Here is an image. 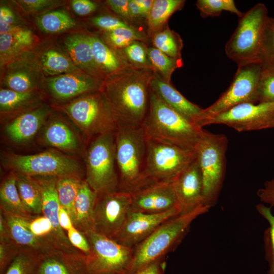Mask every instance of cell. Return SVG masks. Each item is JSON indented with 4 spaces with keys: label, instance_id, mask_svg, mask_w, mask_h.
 <instances>
[{
    "label": "cell",
    "instance_id": "6da1fadb",
    "mask_svg": "<svg viewBox=\"0 0 274 274\" xmlns=\"http://www.w3.org/2000/svg\"><path fill=\"white\" fill-rule=\"evenodd\" d=\"M154 73L152 68L128 65L106 76L101 91L120 121L142 124L149 110Z\"/></svg>",
    "mask_w": 274,
    "mask_h": 274
},
{
    "label": "cell",
    "instance_id": "7a4b0ae2",
    "mask_svg": "<svg viewBox=\"0 0 274 274\" xmlns=\"http://www.w3.org/2000/svg\"><path fill=\"white\" fill-rule=\"evenodd\" d=\"M115 144L119 190L131 193L148 185L145 177L147 136L141 125L120 120Z\"/></svg>",
    "mask_w": 274,
    "mask_h": 274
},
{
    "label": "cell",
    "instance_id": "3957f363",
    "mask_svg": "<svg viewBox=\"0 0 274 274\" xmlns=\"http://www.w3.org/2000/svg\"><path fill=\"white\" fill-rule=\"evenodd\" d=\"M147 137L195 150L203 131L163 101L150 87L149 107L141 124Z\"/></svg>",
    "mask_w": 274,
    "mask_h": 274
},
{
    "label": "cell",
    "instance_id": "277c9868",
    "mask_svg": "<svg viewBox=\"0 0 274 274\" xmlns=\"http://www.w3.org/2000/svg\"><path fill=\"white\" fill-rule=\"evenodd\" d=\"M210 209L208 206H201L164 222L133 248L132 258L126 274H133L154 262L162 260L181 242L192 223Z\"/></svg>",
    "mask_w": 274,
    "mask_h": 274
},
{
    "label": "cell",
    "instance_id": "5b68a950",
    "mask_svg": "<svg viewBox=\"0 0 274 274\" xmlns=\"http://www.w3.org/2000/svg\"><path fill=\"white\" fill-rule=\"evenodd\" d=\"M228 143L225 135L203 130L194 149L202 177L204 204L211 208L217 202L223 186Z\"/></svg>",
    "mask_w": 274,
    "mask_h": 274
},
{
    "label": "cell",
    "instance_id": "8992f818",
    "mask_svg": "<svg viewBox=\"0 0 274 274\" xmlns=\"http://www.w3.org/2000/svg\"><path fill=\"white\" fill-rule=\"evenodd\" d=\"M269 19L267 9L261 3L254 5L239 18L237 27L225 47L226 55L237 65L258 62Z\"/></svg>",
    "mask_w": 274,
    "mask_h": 274
},
{
    "label": "cell",
    "instance_id": "52a82bcc",
    "mask_svg": "<svg viewBox=\"0 0 274 274\" xmlns=\"http://www.w3.org/2000/svg\"><path fill=\"white\" fill-rule=\"evenodd\" d=\"M85 181L97 195L119 190L115 133L95 136L86 154Z\"/></svg>",
    "mask_w": 274,
    "mask_h": 274
},
{
    "label": "cell",
    "instance_id": "ba28073f",
    "mask_svg": "<svg viewBox=\"0 0 274 274\" xmlns=\"http://www.w3.org/2000/svg\"><path fill=\"white\" fill-rule=\"evenodd\" d=\"M196 157L195 150L147 136L145 177L148 185L172 183Z\"/></svg>",
    "mask_w": 274,
    "mask_h": 274
},
{
    "label": "cell",
    "instance_id": "9c48e42d",
    "mask_svg": "<svg viewBox=\"0 0 274 274\" xmlns=\"http://www.w3.org/2000/svg\"><path fill=\"white\" fill-rule=\"evenodd\" d=\"M65 110L88 136L115 133L120 121L101 90L73 101L65 107Z\"/></svg>",
    "mask_w": 274,
    "mask_h": 274
},
{
    "label": "cell",
    "instance_id": "30bf717a",
    "mask_svg": "<svg viewBox=\"0 0 274 274\" xmlns=\"http://www.w3.org/2000/svg\"><path fill=\"white\" fill-rule=\"evenodd\" d=\"M262 70L258 62L238 65L233 80L227 89L209 107L202 109L195 121L202 120L224 112L245 102L257 103V88Z\"/></svg>",
    "mask_w": 274,
    "mask_h": 274
},
{
    "label": "cell",
    "instance_id": "8fae6325",
    "mask_svg": "<svg viewBox=\"0 0 274 274\" xmlns=\"http://www.w3.org/2000/svg\"><path fill=\"white\" fill-rule=\"evenodd\" d=\"M90 250L85 255L90 274H126L133 249L94 231L83 233Z\"/></svg>",
    "mask_w": 274,
    "mask_h": 274
},
{
    "label": "cell",
    "instance_id": "7c38bea8",
    "mask_svg": "<svg viewBox=\"0 0 274 274\" xmlns=\"http://www.w3.org/2000/svg\"><path fill=\"white\" fill-rule=\"evenodd\" d=\"M5 161L14 173L30 177H79L81 170L76 161L51 151L33 155L13 154L6 157Z\"/></svg>",
    "mask_w": 274,
    "mask_h": 274
},
{
    "label": "cell",
    "instance_id": "4fadbf2b",
    "mask_svg": "<svg viewBox=\"0 0 274 274\" xmlns=\"http://www.w3.org/2000/svg\"><path fill=\"white\" fill-rule=\"evenodd\" d=\"M223 124L237 131L257 130L274 127V102H245L206 119L197 126Z\"/></svg>",
    "mask_w": 274,
    "mask_h": 274
},
{
    "label": "cell",
    "instance_id": "5bb4252c",
    "mask_svg": "<svg viewBox=\"0 0 274 274\" xmlns=\"http://www.w3.org/2000/svg\"><path fill=\"white\" fill-rule=\"evenodd\" d=\"M131 209V195L118 190L98 195L94 212V231L113 238Z\"/></svg>",
    "mask_w": 274,
    "mask_h": 274
},
{
    "label": "cell",
    "instance_id": "9a60e30c",
    "mask_svg": "<svg viewBox=\"0 0 274 274\" xmlns=\"http://www.w3.org/2000/svg\"><path fill=\"white\" fill-rule=\"evenodd\" d=\"M180 213L179 207L158 214H147L131 211L122 227L112 238L133 249L169 218Z\"/></svg>",
    "mask_w": 274,
    "mask_h": 274
},
{
    "label": "cell",
    "instance_id": "2e32d148",
    "mask_svg": "<svg viewBox=\"0 0 274 274\" xmlns=\"http://www.w3.org/2000/svg\"><path fill=\"white\" fill-rule=\"evenodd\" d=\"M39 184L42 193V213L48 218L53 227L52 242L59 250L69 253H82L74 248L69 242L67 234L59 222V211L61 207L57 194L56 177H33Z\"/></svg>",
    "mask_w": 274,
    "mask_h": 274
},
{
    "label": "cell",
    "instance_id": "e0dca14e",
    "mask_svg": "<svg viewBox=\"0 0 274 274\" xmlns=\"http://www.w3.org/2000/svg\"><path fill=\"white\" fill-rule=\"evenodd\" d=\"M131 195V211L134 212L158 214L179 207L172 183L148 185Z\"/></svg>",
    "mask_w": 274,
    "mask_h": 274
},
{
    "label": "cell",
    "instance_id": "ac0fdd59",
    "mask_svg": "<svg viewBox=\"0 0 274 274\" xmlns=\"http://www.w3.org/2000/svg\"><path fill=\"white\" fill-rule=\"evenodd\" d=\"M172 184L182 213L206 206L204 201L202 177L197 157L179 175Z\"/></svg>",
    "mask_w": 274,
    "mask_h": 274
},
{
    "label": "cell",
    "instance_id": "d6986e66",
    "mask_svg": "<svg viewBox=\"0 0 274 274\" xmlns=\"http://www.w3.org/2000/svg\"><path fill=\"white\" fill-rule=\"evenodd\" d=\"M100 80L88 75L65 74L48 80L49 89L56 98L65 99L83 94H90L101 90Z\"/></svg>",
    "mask_w": 274,
    "mask_h": 274
},
{
    "label": "cell",
    "instance_id": "ffe728a7",
    "mask_svg": "<svg viewBox=\"0 0 274 274\" xmlns=\"http://www.w3.org/2000/svg\"><path fill=\"white\" fill-rule=\"evenodd\" d=\"M0 211L5 218L11 238L20 248L31 249L42 255L59 250L48 238L37 236L31 232L28 227L30 220L1 209Z\"/></svg>",
    "mask_w": 274,
    "mask_h": 274
},
{
    "label": "cell",
    "instance_id": "44dd1931",
    "mask_svg": "<svg viewBox=\"0 0 274 274\" xmlns=\"http://www.w3.org/2000/svg\"><path fill=\"white\" fill-rule=\"evenodd\" d=\"M40 273L90 274L84 253H69L60 250L42 256Z\"/></svg>",
    "mask_w": 274,
    "mask_h": 274
},
{
    "label": "cell",
    "instance_id": "7402d4cb",
    "mask_svg": "<svg viewBox=\"0 0 274 274\" xmlns=\"http://www.w3.org/2000/svg\"><path fill=\"white\" fill-rule=\"evenodd\" d=\"M150 87L167 105L195 123L202 109L189 101L156 72Z\"/></svg>",
    "mask_w": 274,
    "mask_h": 274
},
{
    "label": "cell",
    "instance_id": "603a6c76",
    "mask_svg": "<svg viewBox=\"0 0 274 274\" xmlns=\"http://www.w3.org/2000/svg\"><path fill=\"white\" fill-rule=\"evenodd\" d=\"M64 42L72 60L76 65L91 77L97 79L103 77L93 59L89 35H71L65 38Z\"/></svg>",
    "mask_w": 274,
    "mask_h": 274
},
{
    "label": "cell",
    "instance_id": "cb8c5ba5",
    "mask_svg": "<svg viewBox=\"0 0 274 274\" xmlns=\"http://www.w3.org/2000/svg\"><path fill=\"white\" fill-rule=\"evenodd\" d=\"M98 195L84 180L77 196L74 226L83 233L94 230V212Z\"/></svg>",
    "mask_w": 274,
    "mask_h": 274
},
{
    "label": "cell",
    "instance_id": "d4e9b609",
    "mask_svg": "<svg viewBox=\"0 0 274 274\" xmlns=\"http://www.w3.org/2000/svg\"><path fill=\"white\" fill-rule=\"evenodd\" d=\"M47 113V109L42 108L23 114L7 125L6 132L15 142L26 141L37 133Z\"/></svg>",
    "mask_w": 274,
    "mask_h": 274
},
{
    "label": "cell",
    "instance_id": "484cf974",
    "mask_svg": "<svg viewBox=\"0 0 274 274\" xmlns=\"http://www.w3.org/2000/svg\"><path fill=\"white\" fill-rule=\"evenodd\" d=\"M89 40L94 62L103 76L129 65L119 50L113 51L96 36L89 35Z\"/></svg>",
    "mask_w": 274,
    "mask_h": 274
},
{
    "label": "cell",
    "instance_id": "4316f807",
    "mask_svg": "<svg viewBox=\"0 0 274 274\" xmlns=\"http://www.w3.org/2000/svg\"><path fill=\"white\" fill-rule=\"evenodd\" d=\"M0 208L6 212L27 220L36 217L28 212L21 199L14 172L11 173L1 183Z\"/></svg>",
    "mask_w": 274,
    "mask_h": 274
},
{
    "label": "cell",
    "instance_id": "83f0119b",
    "mask_svg": "<svg viewBox=\"0 0 274 274\" xmlns=\"http://www.w3.org/2000/svg\"><path fill=\"white\" fill-rule=\"evenodd\" d=\"M14 173L20 196L28 212L35 217L42 215L41 190L36 180L33 177Z\"/></svg>",
    "mask_w": 274,
    "mask_h": 274
},
{
    "label": "cell",
    "instance_id": "f1b7e54d",
    "mask_svg": "<svg viewBox=\"0 0 274 274\" xmlns=\"http://www.w3.org/2000/svg\"><path fill=\"white\" fill-rule=\"evenodd\" d=\"M184 0H154L147 23L151 36L163 28L169 18L184 6Z\"/></svg>",
    "mask_w": 274,
    "mask_h": 274
},
{
    "label": "cell",
    "instance_id": "f546056e",
    "mask_svg": "<svg viewBox=\"0 0 274 274\" xmlns=\"http://www.w3.org/2000/svg\"><path fill=\"white\" fill-rule=\"evenodd\" d=\"M44 137L50 146L62 150L72 151L78 146L73 132L65 124L59 120L53 121L48 125Z\"/></svg>",
    "mask_w": 274,
    "mask_h": 274
},
{
    "label": "cell",
    "instance_id": "4dcf8cb0",
    "mask_svg": "<svg viewBox=\"0 0 274 274\" xmlns=\"http://www.w3.org/2000/svg\"><path fill=\"white\" fill-rule=\"evenodd\" d=\"M83 181L80 177L74 176L57 178L56 188L60 206L67 212L72 222L75 200Z\"/></svg>",
    "mask_w": 274,
    "mask_h": 274
},
{
    "label": "cell",
    "instance_id": "1f68e13d",
    "mask_svg": "<svg viewBox=\"0 0 274 274\" xmlns=\"http://www.w3.org/2000/svg\"><path fill=\"white\" fill-rule=\"evenodd\" d=\"M43 255L31 249L20 248L5 274H40Z\"/></svg>",
    "mask_w": 274,
    "mask_h": 274
},
{
    "label": "cell",
    "instance_id": "d6a6232c",
    "mask_svg": "<svg viewBox=\"0 0 274 274\" xmlns=\"http://www.w3.org/2000/svg\"><path fill=\"white\" fill-rule=\"evenodd\" d=\"M152 42L154 47L168 56L182 59V40L177 32L168 27L153 34Z\"/></svg>",
    "mask_w": 274,
    "mask_h": 274
},
{
    "label": "cell",
    "instance_id": "836d02e7",
    "mask_svg": "<svg viewBox=\"0 0 274 274\" xmlns=\"http://www.w3.org/2000/svg\"><path fill=\"white\" fill-rule=\"evenodd\" d=\"M147 52L153 70L164 81L170 83L174 71L183 65L182 59L172 58L153 46L148 47Z\"/></svg>",
    "mask_w": 274,
    "mask_h": 274
},
{
    "label": "cell",
    "instance_id": "e575fe53",
    "mask_svg": "<svg viewBox=\"0 0 274 274\" xmlns=\"http://www.w3.org/2000/svg\"><path fill=\"white\" fill-rule=\"evenodd\" d=\"M41 64L44 72L51 75L75 74L78 70L66 56L54 50H47L43 54Z\"/></svg>",
    "mask_w": 274,
    "mask_h": 274
},
{
    "label": "cell",
    "instance_id": "d590c367",
    "mask_svg": "<svg viewBox=\"0 0 274 274\" xmlns=\"http://www.w3.org/2000/svg\"><path fill=\"white\" fill-rule=\"evenodd\" d=\"M33 41L31 31L20 27L10 33L0 34L1 55H13L24 48L30 46Z\"/></svg>",
    "mask_w": 274,
    "mask_h": 274
},
{
    "label": "cell",
    "instance_id": "8d00e7d4",
    "mask_svg": "<svg viewBox=\"0 0 274 274\" xmlns=\"http://www.w3.org/2000/svg\"><path fill=\"white\" fill-rule=\"evenodd\" d=\"M39 27L47 33L64 31L76 26V22L65 12L54 11L40 16L38 20Z\"/></svg>",
    "mask_w": 274,
    "mask_h": 274
},
{
    "label": "cell",
    "instance_id": "74e56055",
    "mask_svg": "<svg viewBox=\"0 0 274 274\" xmlns=\"http://www.w3.org/2000/svg\"><path fill=\"white\" fill-rule=\"evenodd\" d=\"M271 208L261 203L256 206L257 212L269 225L265 230L263 237L265 257L269 266L267 274H274V214L271 213Z\"/></svg>",
    "mask_w": 274,
    "mask_h": 274
},
{
    "label": "cell",
    "instance_id": "f35d334b",
    "mask_svg": "<svg viewBox=\"0 0 274 274\" xmlns=\"http://www.w3.org/2000/svg\"><path fill=\"white\" fill-rule=\"evenodd\" d=\"M147 49L143 41H135L118 50L128 64L153 70L148 58Z\"/></svg>",
    "mask_w": 274,
    "mask_h": 274
},
{
    "label": "cell",
    "instance_id": "ab89813d",
    "mask_svg": "<svg viewBox=\"0 0 274 274\" xmlns=\"http://www.w3.org/2000/svg\"><path fill=\"white\" fill-rule=\"evenodd\" d=\"M196 5L202 17L219 16L223 11L236 14L238 18L243 14L232 0H198Z\"/></svg>",
    "mask_w": 274,
    "mask_h": 274
},
{
    "label": "cell",
    "instance_id": "60d3db41",
    "mask_svg": "<svg viewBox=\"0 0 274 274\" xmlns=\"http://www.w3.org/2000/svg\"><path fill=\"white\" fill-rule=\"evenodd\" d=\"M105 34L110 44L117 50L125 48L133 41H143L146 38L144 33L133 27L119 28Z\"/></svg>",
    "mask_w": 274,
    "mask_h": 274
},
{
    "label": "cell",
    "instance_id": "b9f144b4",
    "mask_svg": "<svg viewBox=\"0 0 274 274\" xmlns=\"http://www.w3.org/2000/svg\"><path fill=\"white\" fill-rule=\"evenodd\" d=\"M258 62L263 68L274 70V23L271 18L265 31Z\"/></svg>",
    "mask_w": 274,
    "mask_h": 274
},
{
    "label": "cell",
    "instance_id": "7bdbcfd3",
    "mask_svg": "<svg viewBox=\"0 0 274 274\" xmlns=\"http://www.w3.org/2000/svg\"><path fill=\"white\" fill-rule=\"evenodd\" d=\"M32 97V91L19 92L10 89H1V111L2 112L15 110L29 101Z\"/></svg>",
    "mask_w": 274,
    "mask_h": 274
},
{
    "label": "cell",
    "instance_id": "ee69618b",
    "mask_svg": "<svg viewBox=\"0 0 274 274\" xmlns=\"http://www.w3.org/2000/svg\"><path fill=\"white\" fill-rule=\"evenodd\" d=\"M274 102V70L262 67L257 88V103Z\"/></svg>",
    "mask_w": 274,
    "mask_h": 274
},
{
    "label": "cell",
    "instance_id": "f6af8a7d",
    "mask_svg": "<svg viewBox=\"0 0 274 274\" xmlns=\"http://www.w3.org/2000/svg\"><path fill=\"white\" fill-rule=\"evenodd\" d=\"M5 83L10 89L19 92L31 91L35 85L30 75L23 71L9 74L6 77Z\"/></svg>",
    "mask_w": 274,
    "mask_h": 274
},
{
    "label": "cell",
    "instance_id": "bcb514c9",
    "mask_svg": "<svg viewBox=\"0 0 274 274\" xmlns=\"http://www.w3.org/2000/svg\"><path fill=\"white\" fill-rule=\"evenodd\" d=\"M20 249L11 238L0 240V274H5Z\"/></svg>",
    "mask_w": 274,
    "mask_h": 274
},
{
    "label": "cell",
    "instance_id": "7dc6e473",
    "mask_svg": "<svg viewBox=\"0 0 274 274\" xmlns=\"http://www.w3.org/2000/svg\"><path fill=\"white\" fill-rule=\"evenodd\" d=\"M28 227L36 236L47 238L53 244L52 238V225L50 220L45 216L42 215L35 217L28 222Z\"/></svg>",
    "mask_w": 274,
    "mask_h": 274
},
{
    "label": "cell",
    "instance_id": "c3c4849f",
    "mask_svg": "<svg viewBox=\"0 0 274 274\" xmlns=\"http://www.w3.org/2000/svg\"><path fill=\"white\" fill-rule=\"evenodd\" d=\"M91 23L97 27L105 30L111 31L119 28H129L133 27L123 20L116 17L102 15L93 17L91 19Z\"/></svg>",
    "mask_w": 274,
    "mask_h": 274
},
{
    "label": "cell",
    "instance_id": "681fc988",
    "mask_svg": "<svg viewBox=\"0 0 274 274\" xmlns=\"http://www.w3.org/2000/svg\"><path fill=\"white\" fill-rule=\"evenodd\" d=\"M67 236L71 245L76 249L87 255L90 252L89 242L85 235L74 226L67 231Z\"/></svg>",
    "mask_w": 274,
    "mask_h": 274
},
{
    "label": "cell",
    "instance_id": "f907efd6",
    "mask_svg": "<svg viewBox=\"0 0 274 274\" xmlns=\"http://www.w3.org/2000/svg\"><path fill=\"white\" fill-rule=\"evenodd\" d=\"M129 0H108L107 3L112 10L118 14L123 21L130 24L131 19L128 11Z\"/></svg>",
    "mask_w": 274,
    "mask_h": 274
},
{
    "label": "cell",
    "instance_id": "816d5d0a",
    "mask_svg": "<svg viewBox=\"0 0 274 274\" xmlns=\"http://www.w3.org/2000/svg\"><path fill=\"white\" fill-rule=\"evenodd\" d=\"M257 195L261 202L270 207L274 206V178L265 182L263 187L258 190Z\"/></svg>",
    "mask_w": 274,
    "mask_h": 274
},
{
    "label": "cell",
    "instance_id": "f5cc1de1",
    "mask_svg": "<svg viewBox=\"0 0 274 274\" xmlns=\"http://www.w3.org/2000/svg\"><path fill=\"white\" fill-rule=\"evenodd\" d=\"M72 7L74 12L80 16H85L94 12L97 5L89 0H73L71 1Z\"/></svg>",
    "mask_w": 274,
    "mask_h": 274
},
{
    "label": "cell",
    "instance_id": "db71d44e",
    "mask_svg": "<svg viewBox=\"0 0 274 274\" xmlns=\"http://www.w3.org/2000/svg\"><path fill=\"white\" fill-rule=\"evenodd\" d=\"M18 3L27 11L37 12L54 3V1L48 0H22Z\"/></svg>",
    "mask_w": 274,
    "mask_h": 274
},
{
    "label": "cell",
    "instance_id": "11a10c76",
    "mask_svg": "<svg viewBox=\"0 0 274 274\" xmlns=\"http://www.w3.org/2000/svg\"><path fill=\"white\" fill-rule=\"evenodd\" d=\"M165 263L160 260L154 262L133 274H163Z\"/></svg>",
    "mask_w": 274,
    "mask_h": 274
},
{
    "label": "cell",
    "instance_id": "9f6ffc18",
    "mask_svg": "<svg viewBox=\"0 0 274 274\" xmlns=\"http://www.w3.org/2000/svg\"><path fill=\"white\" fill-rule=\"evenodd\" d=\"M58 218L59 224L64 231H67L74 226L70 215L62 207H60L59 211Z\"/></svg>",
    "mask_w": 274,
    "mask_h": 274
},
{
    "label": "cell",
    "instance_id": "6f0895ef",
    "mask_svg": "<svg viewBox=\"0 0 274 274\" xmlns=\"http://www.w3.org/2000/svg\"><path fill=\"white\" fill-rule=\"evenodd\" d=\"M128 7L132 21L141 18H145L142 9L135 0H129Z\"/></svg>",
    "mask_w": 274,
    "mask_h": 274
},
{
    "label": "cell",
    "instance_id": "680465c9",
    "mask_svg": "<svg viewBox=\"0 0 274 274\" xmlns=\"http://www.w3.org/2000/svg\"><path fill=\"white\" fill-rule=\"evenodd\" d=\"M0 21L9 24H13L15 21L14 13L8 7L1 6L0 8Z\"/></svg>",
    "mask_w": 274,
    "mask_h": 274
},
{
    "label": "cell",
    "instance_id": "91938a15",
    "mask_svg": "<svg viewBox=\"0 0 274 274\" xmlns=\"http://www.w3.org/2000/svg\"><path fill=\"white\" fill-rule=\"evenodd\" d=\"M142 9L144 17L147 18L153 7L154 0H135Z\"/></svg>",
    "mask_w": 274,
    "mask_h": 274
},
{
    "label": "cell",
    "instance_id": "94428289",
    "mask_svg": "<svg viewBox=\"0 0 274 274\" xmlns=\"http://www.w3.org/2000/svg\"><path fill=\"white\" fill-rule=\"evenodd\" d=\"M271 20H272V21L273 22V23H274V18H271Z\"/></svg>",
    "mask_w": 274,
    "mask_h": 274
}]
</instances>
